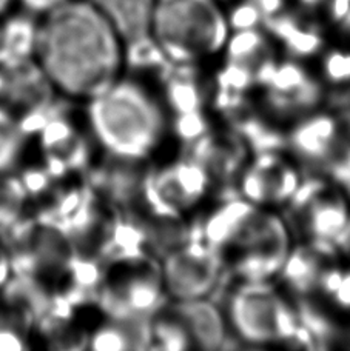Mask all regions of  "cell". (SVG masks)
I'll use <instances>...</instances> for the list:
<instances>
[{"instance_id":"obj_18","label":"cell","mask_w":350,"mask_h":351,"mask_svg":"<svg viewBox=\"0 0 350 351\" xmlns=\"http://www.w3.org/2000/svg\"><path fill=\"white\" fill-rule=\"evenodd\" d=\"M222 56L229 62L248 66L256 74L267 60L275 58L270 34L264 27L230 31Z\"/></svg>"},{"instance_id":"obj_9","label":"cell","mask_w":350,"mask_h":351,"mask_svg":"<svg viewBox=\"0 0 350 351\" xmlns=\"http://www.w3.org/2000/svg\"><path fill=\"white\" fill-rule=\"evenodd\" d=\"M216 184L198 160L183 154L179 159L150 171L143 215L187 217L215 191Z\"/></svg>"},{"instance_id":"obj_6","label":"cell","mask_w":350,"mask_h":351,"mask_svg":"<svg viewBox=\"0 0 350 351\" xmlns=\"http://www.w3.org/2000/svg\"><path fill=\"white\" fill-rule=\"evenodd\" d=\"M305 171V170H304ZM350 196L326 176L305 171L304 180L287 205V222L303 242L338 258L350 231Z\"/></svg>"},{"instance_id":"obj_20","label":"cell","mask_w":350,"mask_h":351,"mask_svg":"<svg viewBox=\"0 0 350 351\" xmlns=\"http://www.w3.org/2000/svg\"><path fill=\"white\" fill-rule=\"evenodd\" d=\"M152 348L185 351L193 348L189 333L168 302L152 317Z\"/></svg>"},{"instance_id":"obj_12","label":"cell","mask_w":350,"mask_h":351,"mask_svg":"<svg viewBox=\"0 0 350 351\" xmlns=\"http://www.w3.org/2000/svg\"><path fill=\"white\" fill-rule=\"evenodd\" d=\"M342 143L336 112L316 110L298 119L285 133V152L309 173L323 174Z\"/></svg>"},{"instance_id":"obj_23","label":"cell","mask_w":350,"mask_h":351,"mask_svg":"<svg viewBox=\"0 0 350 351\" xmlns=\"http://www.w3.org/2000/svg\"><path fill=\"white\" fill-rule=\"evenodd\" d=\"M210 130L213 128L210 125L209 116L205 114V110L170 117V131H173V134L183 143L184 148L201 139Z\"/></svg>"},{"instance_id":"obj_8","label":"cell","mask_w":350,"mask_h":351,"mask_svg":"<svg viewBox=\"0 0 350 351\" xmlns=\"http://www.w3.org/2000/svg\"><path fill=\"white\" fill-rule=\"evenodd\" d=\"M168 300L218 298L229 284L227 265L220 252L193 236L159 259Z\"/></svg>"},{"instance_id":"obj_21","label":"cell","mask_w":350,"mask_h":351,"mask_svg":"<svg viewBox=\"0 0 350 351\" xmlns=\"http://www.w3.org/2000/svg\"><path fill=\"white\" fill-rule=\"evenodd\" d=\"M168 65L170 62L150 34L125 43V71L156 73L161 76Z\"/></svg>"},{"instance_id":"obj_16","label":"cell","mask_w":350,"mask_h":351,"mask_svg":"<svg viewBox=\"0 0 350 351\" xmlns=\"http://www.w3.org/2000/svg\"><path fill=\"white\" fill-rule=\"evenodd\" d=\"M199 68L198 65L170 64L159 76L162 100L170 116L205 110L210 91L199 76Z\"/></svg>"},{"instance_id":"obj_24","label":"cell","mask_w":350,"mask_h":351,"mask_svg":"<svg viewBox=\"0 0 350 351\" xmlns=\"http://www.w3.org/2000/svg\"><path fill=\"white\" fill-rule=\"evenodd\" d=\"M30 327L14 311L0 310V351H23L30 348Z\"/></svg>"},{"instance_id":"obj_5","label":"cell","mask_w":350,"mask_h":351,"mask_svg":"<svg viewBox=\"0 0 350 351\" xmlns=\"http://www.w3.org/2000/svg\"><path fill=\"white\" fill-rule=\"evenodd\" d=\"M287 219L256 206L222 253L230 282H272L293 247Z\"/></svg>"},{"instance_id":"obj_2","label":"cell","mask_w":350,"mask_h":351,"mask_svg":"<svg viewBox=\"0 0 350 351\" xmlns=\"http://www.w3.org/2000/svg\"><path fill=\"white\" fill-rule=\"evenodd\" d=\"M86 105L90 134L104 154L150 160L170 131L164 100L135 74H122Z\"/></svg>"},{"instance_id":"obj_7","label":"cell","mask_w":350,"mask_h":351,"mask_svg":"<svg viewBox=\"0 0 350 351\" xmlns=\"http://www.w3.org/2000/svg\"><path fill=\"white\" fill-rule=\"evenodd\" d=\"M96 302L105 317H153L168 302L159 259L145 256L105 263Z\"/></svg>"},{"instance_id":"obj_27","label":"cell","mask_w":350,"mask_h":351,"mask_svg":"<svg viewBox=\"0 0 350 351\" xmlns=\"http://www.w3.org/2000/svg\"><path fill=\"white\" fill-rule=\"evenodd\" d=\"M16 8H19L17 0H0V21L8 16L10 12L14 11Z\"/></svg>"},{"instance_id":"obj_17","label":"cell","mask_w":350,"mask_h":351,"mask_svg":"<svg viewBox=\"0 0 350 351\" xmlns=\"http://www.w3.org/2000/svg\"><path fill=\"white\" fill-rule=\"evenodd\" d=\"M86 347L97 351L152 350V317H107V321L89 335Z\"/></svg>"},{"instance_id":"obj_3","label":"cell","mask_w":350,"mask_h":351,"mask_svg":"<svg viewBox=\"0 0 350 351\" xmlns=\"http://www.w3.org/2000/svg\"><path fill=\"white\" fill-rule=\"evenodd\" d=\"M230 27L216 0H153L150 36L174 65H198L224 53Z\"/></svg>"},{"instance_id":"obj_4","label":"cell","mask_w":350,"mask_h":351,"mask_svg":"<svg viewBox=\"0 0 350 351\" xmlns=\"http://www.w3.org/2000/svg\"><path fill=\"white\" fill-rule=\"evenodd\" d=\"M237 343L301 348V322L295 302L272 282H229L218 298Z\"/></svg>"},{"instance_id":"obj_14","label":"cell","mask_w":350,"mask_h":351,"mask_svg":"<svg viewBox=\"0 0 350 351\" xmlns=\"http://www.w3.org/2000/svg\"><path fill=\"white\" fill-rule=\"evenodd\" d=\"M168 305L184 324L193 348L220 350L240 347L230 333L227 316L218 299L202 298L178 302L168 300Z\"/></svg>"},{"instance_id":"obj_25","label":"cell","mask_w":350,"mask_h":351,"mask_svg":"<svg viewBox=\"0 0 350 351\" xmlns=\"http://www.w3.org/2000/svg\"><path fill=\"white\" fill-rule=\"evenodd\" d=\"M230 31L237 29H248V28H259L264 27V17L252 0L246 3L236 5L235 8L227 14Z\"/></svg>"},{"instance_id":"obj_19","label":"cell","mask_w":350,"mask_h":351,"mask_svg":"<svg viewBox=\"0 0 350 351\" xmlns=\"http://www.w3.org/2000/svg\"><path fill=\"white\" fill-rule=\"evenodd\" d=\"M28 136L14 112L0 104V178L19 165Z\"/></svg>"},{"instance_id":"obj_10","label":"cell","mask_w":350,"mask_h":351,"mask_svg":"<svg viewBox=\"0 0 350 351\" xmlns=\"http://www.w3.org/2000/svg\"><path fill=\"white\" fill-rule=\"evenodd\" d=\"M262 105L272 119H301L316 111L324 99V84L315 79L296 59H273L255 74Z\"/></svg>"},{"instance_id":"obj_13","label":"cell","mask_w":350,"mask_h":351,"mask_svg":"<svg viewBox=\"0 0 350 351\" xmlns=\"http://www.w3.org/2000/svg\"><path fill=\"white\" fill-rule=\"evenodd\" d=\"M185 154L207 170L216 186L232 188L252 158V149L235 130H210L201 139L187 147Z\"/></svg>"},{"instance_id":"obj_11","label":"cell","mask_w":350,"mask_h":351,"mask_svg":"<svg viewBox=\"0 0 350 351\" xmlns=\"http://www.w3.org/2000/svg\"><path fill=\"white\" fill-rule=\"evenodd\" d=\"M305 171L290 160L285 149L261 152L250 158L235 190L241 197L261 208L287 206L301 186Z\"/></svg>"},{"instance_id":"obj_15","label":"cell","mask_w":350,"mask_h":351,"mask_svg":"<svg viewBox=\"0 0 350 351\" xmlns=\"http://www.w3.org/2000/svg\"><path fill=\"white\" fill-rule=\"evenodd\" d=\"M338 258L310 245L307 242L293 243L278 279L287 294L295 299L314 298L326 268Z\"/></svg>"},{"instance_id":"obj_1","label":"cell","mask_w":350,"mask_h":351,"mask_svg":"<svg viewBox=\"0 0 350 351\" xmlns=\"http://www.w3.org/2000/svg\"><path fill=\"white\" fill-rule=\"evenodd\" d=\"M34 60L59 97L86 104L125 73V45L96 0H64L39 17Z\"/></svg>"},{"instance_id":"obj_22","label":"cell","mask_w":350,"mask_h":351,"mask_svg":"<svg viewBox=\"0 0 350 351\" xmlns=\"http://www.w3.org/2000/svg\"><path fill=\"white\" fill-rule=\"evenodd\" d=\"M321 82L324 86L350 88V48H332L323 54Z\"/></svg>"},{"instance_id":"obj_26","label":"cell","mask_w":350,"mask_h":351,"mask_svg":"<svg viewBox=\"0 0 350 351\" xmlns=\"http://www.w3.org/2000/svg\"><path fill=\"white\" fill-rule=\"evenodd\" d=\"M62 2H64V0H17V5L19 8L40 17L43 14H47L48 11L56 8V6Z\"/></svg>"}]
</instances>
